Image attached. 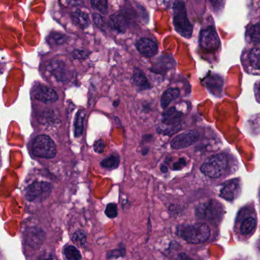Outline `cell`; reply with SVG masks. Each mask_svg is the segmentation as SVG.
<instances>
[{
  "instance_id": "1",
  "label": "cell",
  "mask_w": 260,
  "mask_h": 260,
  "mask_svg": "<svg viewBox=\"0 0 260 260\" xmlns=\"http://www.w3.org/2000/svg\"><path fill=\"white\" fill-rule=\"evenodd\" d=\"M179 237L188 243H202L209 238L211 230L206 223L182 225L177 230Z\"/></svg>"
},
{
  "instance_id": "2",
  "label": "cell",
  "mask_w": 260,
  "mask_h": 260,
  "mask_svg": "<svg viewBox=\"0 0 260 260\" xmlns=\"http://www.w3.org/2000/svg\"><path fill=\"white\" fill-rule=\"evenodd\" d=\"M31 150L35 156L45 159H53L57 155L55 143L47 135L36 137L33 141Z\"/></svg>"
},
{
  "instance_id": "3",
  "label": "cell",
  "mask_w": 260,
  "mask_h": 260,
  "mask_svg": "<svg viewBox=\"0 0 260 260\" xmlns=\"http://www.w3.org/2000/svg\"><path fill=\"white\" fill-rule=\"evenodd\" d=\"M173 23L176 31L185 38H190L192 34V26L188 20L185 4L177 3L173 10Z\"/></svg>"
},
{
  "instance_id": "4",
  "label": "cell",
  "mask_w": 260,
  "mask_h": 260,
  "mask_svg": "<svg viewBox=\"0 0 260 260\" xmlns=\"http://www.w3.org/2000/svg\"><path fill=\"white\" fill-rule=\"evenodd\" d=\"M196 216L199 218L209 221L217 222L223 217V209L221 204L215 200L201 204L196 208Z\"/></svg>"
},
{
  "instance_id": "5",
  "label": "cell",
  "mask_w": 260,
  "mask_h": 260,
  "mask_svg": "<svg viewBox=\"0 0 260 260\" xmlns=\"http://www.w3.org/2000/svg\"><path fill=\"white\" fill-rule=\"evenodd\" d=\"M52 189L53 185L50 182L43 181L33 182L25 189V199L28 202L41 203L49 197Z\"/></svg>"
},
{
  "instance_id": "6",
  "label": "cell",
  "mask_w": 260,
  "mask_h": 260,
  "mask_svg": "<svg viewBox=\"0 0 260 260\" xmlns=\"http://www.w3.org/2000/svg\"><path fill=\"white\" fill-rule=\"evenodd\" d=\"M228 164V158L225 155H214L202 166L201 171L208 177L217 179L223 174Z\"/></svg>"
},
{
  "instance_id": "7",
  "label": "cell",
  "mask_w": 260,
  "mask_h": 260,
  "mask_svg": "<svg viewBox=\"0 0 260 260\" xmlns=\"http://www.w3.org/2000/svg\"><path fill=\"white\" fill-rule=\"evenodd\" d=\"M46 234L42 228L31 226L27 228L24 232L25 243L33 249H39L45 241Z\"/></svg>"
},
{
  "instance_id": "8",
  "label": "cell",
  "mask_w": 260,
  "mask_h": 260,
  "mask_svg": "<svg viewBox=\"0 0 260 260\" xmlns=\"http://www.w3.org/2000/svg\"><path fill=\"white\" fill-rule=\"evenodd\" d=\"M200 45L207 51H214L220 45V40L215 30L210 27L203 30L200 36Z\"/></svg>"
},
{
  "instance_id": "9",
  "label": "cell",
  "mask_w": 260,
  "mask_h": 260,
  "mask_svg": "<svg viewBox=\"0 0 260 260\" xmlns=\"http://www.w3.org/2000/svg\"><path fill=\"white\" fill-rule=\"evenodd\" d=\"M199 140V134L196 131H189L177 135L171 141V147L175 150L187 148Z\"/></svg>"
},
{
  "instance_id": "10",
  "label": "cell",
  "mask_w": 260,
  "mask_h": 260,
  "mask_svg": "<svg viewBox=\"0 0 260 260\" xmlns=\"http://www.w3.org/2000/svg\"><path fill=\"white\" fill-rule=\"evenodd\" d=\"M32 94L36 100L44 103H54L58 100V95L54 89L43 85L36 86Z\"/></svg>"
},
{
  "instance_id": "11",
  "label": "cell",
  "mask_w": 260,
  "mask_h": 260,
  "mask_svg": "<svg viewBox=\"0 0 260 260\" xmlns=\"http://www.w3.org/2000/svg\"><path fill=\"white\" fill-rule=\"evenodd\" d=\"M136 46L138 51L145 57H153L157 53V45L150 39H141L138 41Z\"/></svg>"
},
{
  "instance_id": "12",
  "label": "cell",
  "mask_w": 260,
  "mask_h": 260,
  "mask_svg": "<svg viewBox=\"0 0 260 260\" xmlns=\"http://www.w3.org/2000/svg\"><path fill=\"white\" fill-rule=\"evenodd\" d=\"M240 191V184L238 181L231 180L225 184L220 191V196L228 201L235 199Z\"/></svg>"
},
{
  "instance_id": "13",
  "label": "cell",
  "mask_w": 260,
  "mask_h": 260,
  "mask_svg": "<svg viewBox=\"0 0 260 260\" xmlns=\"http://www.w3.org/2000/svg\"><path fill=\"white\" fill-rule=\"evenodd\" d=\"M48 71L57 80L63 82L67 80L66 68L64 63L60 61H54L48 67Z\"/></svg>"
},
{
  "instance_id": "14",
  "label": "cell",
  "mask_w": 260,
  "mask_h": 260,
  "mask_svg": "<svg viewBox=\"0 0 260 260\" xmlns=\"http://www.w3.org/2000/svg\"><path fill=\"white\" fill-rule=\"evenodd\" d=\"M181 115L182 114L176 108H171L164 112L162 115V123L169 127H171L170 125L176 126L180 119Z\"/></svg>"
},
{
  "instance_id": "15",
  "label": "cell",
  "mask_w": 260,
  "mask_h": 260,
  "mask_svg": "<svg viewBox=\"0 0 260 260\" xmlns=\"http://www.w3.org/2000/svg\"><path fill=\"white\" fill-rule=\"evenodd\" d=\"M71 18H72L74 23L78 25L80 28H83V29L87 28L89 23H90V20H89L88 15L80 10L74 11L71 15Z\"/></svg>"
},
{
  "instance_id": "16",
  "label": "cell",
  "mask_w": 260,
  "mask_h": 260,
  "mask_svg": "<svg viewBox=\"0 0 260 260\" xmlns=\"http://www.w3.org/2000/svg\"><path fill=\"white\" fill-rule=\"evenodd\" d=\"M179 90L178 89H169L162 94L161 98V106L162 109H167L169 105L179 97Z\"/></svg>"
},
{
  "instance_id": "17",
  "label": "cell",
  "mask_w": 260,
  "mask_h": 260,
  "mask_svg": "<svg viewBox=\"0 0 260 260\" xmlns=\"http://www.w3.org/2000/svg\"><path fill=\"white\" fill-rule=\"evenodd\" d=\"M110 25L118 32H124L127 28V22L121 15H115L110 18Z\"/></svg>"
},
{
  "instance_id": "18",
  "label": "cell",
  "mask_w": 260,
  "mask_h": 260,
  "mask_svg": "<svg viewBox=\"0 0 260 260\" xmlns=\"http://www.w3.org/2000/svg\"><path fill=\"white\" fill-rule=\"evenodd\" d=\"M133 82L136 86H139L141 89H147L150 87L147 77L144 73L140 70H135L133 74Z\"/></svg>"
},
{
  "instance_id": "19",
  "label": "cell",
  "mask_w": 260,
  "mask_h": 260,
  "mask_svg": "<svg viewBox=\"0 0 260 260\" xmlns=\"http://www.w3.org/2000/svg\"><path fill=\"white\" fill-rule=\"evenodd\" d=\"M120 164V156L118 153H113V154L109 156V157L103 159L101 162V166L104 168L110 169V170H114V169L118 168Z\"/></svg>"
},
{
  "instance_id": "20",
  "label": "cell",
  "mask_w": 260,
  "mask_h": 260,
  "mask_svg": "<svg viewBox=\"0 0 260 260\" xmlns=\"http://www.w3.org/2000/svg\"><path fill=\"white\" fill-rule=\"evenodd\" d=\"M85 118V113L83 110L79 111L76 117L74 122V135L76 138L81 136L83 132V120Z\"/></svg>"
},
{
  "instance_id": "21",
  "label": "cell",
  "mask_w": 260,
  "mask_h": 260,
  "mask_svg": "<svg viewBox=\"0 0 260 260\" xmlns=\"http://www.w3.org/2000/svg\"><path fill=\"white\" fill-rule=\"evenodd\" d=\"M255 224H256V220L254 217H249L245 219L242 222L241 226H240V231L243 235H247L251 234L255 229Z\"/></svg>"
},
{
  "instance_id": "22",
  "label": "cell",
  "mask_w": 260,
  "mask_h": 260,
  "mask_svg": "<svg viewBox=\"0 0 260 260\" xmlns=\"http://www.w3.org/2000/svg\"><path fill=\"white\" fill-rule=\"evenodd\" d=\"M64 255L70 260H79L82 258L80 250L74 246H67L64 249Z\"/></svg>"
},
{
  "instance_id": "23",
  "label": "cell",
  "mask_w": 260,
  "mask_h": 260,
  "mask_svg": "<svg viewBox=\"0 0 260 260\" xmlns=\"http://www.w3.org/2000/svg\"><path fill=\"white\" fill-rule=\"evenodd\" d=\"M249 60L252 68L260 69V48H254L250 51Z\"/></svg>"
},
{
  "instance_id": "24",
  "label": "cell",
  "mask_w": 260,
  "mask_h": 260,
  "mask_svg": "<svg viewBox=\"0 0 260 260\" xmlns=\"http://www.w3.org/2000/svg\"><path fill=\"white\" fill-rule=\"evenodd\" d=\"M68 38L60 33H51L48 37V42L51 45H61L66 43Z\"/></svg>"
},
{
  "instance_id": "25",
  "label": "cell",
  "mask_w": 260,
  "mask_h": 260,
  "mask_svg": "<svg viewBox=\"0 0 260 260\" xmlns=\"http://www.w3.org/2000/svg\"><path fill=\"white\" fill-rule=\"evenodd\" d=\"M73 241L78 245V246H84L86 242V234L84 231H77V232L74 233V236L72 237Z\"/></svg>"
},
{
  "instance_id": "26",
  "label": "cell",
  "mask_w": 260,
  "mask_h": 260,
  "mask_svg": "<svg viewBox=\"0 0 260 260\" xmlns=\"http://www.w3.org/2000/svg\"><path fill=\"white\" fill-rule=\"evenodd\" d=\"M92 7L100 13H105L107 11L108 0H91Z\"/></svg>"
},
{
  "instance_id": "27",
  "label": "cell",
  "mask_w": 260,
  "mask_h": 260,
  "mask_svg": "<svg viewBox=\"0 0 260 260\" xmlns=\"http://www.w3.org/2000/svg\"><path fill=\"white\" fill-rule=\"evenodd\" d=\"M249 36L251 41L254 43L260 42V24H256L250 28Z\"/></svg>"
},
{
  "instance_id": "28",
  "label": "cell",
  "mask_w": 260,
  "mask_h": 260,
  "mask_svg": "<svg viewBox=\"0 0 260 260\" xmlns=\"http://www.w3.org/2000/svg\"><path fill=\"white\" fill-rule=\"evenodd\" d=\"M106 216L109 218H115L118 216V205L115 203H110L106 206Z\"/></svg>"
},
{
  "instance_id": "29",
  "label": "cell",
  "mask_w": 260,
  "mask_h": 260,
  "mask_svg": "<svg viewBox=\"0 0 260 260\" xmlns=\"http://www.w3.org/2000/svg\"><path fill=\"white\" fill-rule=\"evenodd\" d=\"M125 254V249L124 246L118 248V249H114V250L110 251L107 254V258H115L118 257L123 256Z\"/></svg>"
},
{
  "instance_id": "30",
  "label": "cell",
  "mask_w": 260,
  "mask_h": 260,
  "mask_svg": "<svg viewBox=\"0 0 260 260\" xmlns=\"http://www.w3.org/2000/svg\"><path fill=\"white\" fill-rule=\"evenodd\" d=\"M89 54L83 50L77 49L73 52V57L77 60H83L88 57Z\"/></svg>"
},
{
  "instance_id": "31",
  "label": "cell",
  "mask_w": 260,
  "mask_h": 260,
  "mask_svg": "<svg viewBox=\"0 0 260 260\" xmlns=\"http://www.w3.org/2000/svg\"><path fill=\"white\" fill-rule=\"evenodd\" d=\"M62 4L68 7H80L84 3V0H61Z\"/></svg>"
},
{
  "instance_id": "32",
  "label": "cell",
  "mask_w": 260,
  "mask_h": 260,
  "mask_svg": "<svg viewBox=\"0 0 260 260\" xmlns=\"http://www.w3.org/2000/svg\"><path fill=\"white\" fill-rule=\"evenodd\" d=\"M105 143L102 139L98 140L95 141L93 145V149L95 153H102L104 151Z\"/></svg>"
},
{
  "instance_id": "33",
  "label": "cell",
  "mask_w": 260,
  "mask_h": 260,
  "mask_svg": "<svg viewBox=\"0 0 260 260\" xmlns=\"http://www.w3.org/2000/svg\"><path fill=\"white\" fill-rule=\"evenodd\" d=\"M93 20L95 23L96 24L97 26L102 27L103 26V19L100 15L94 14L93 15Z\"/></svg>"
},
{
  "instance_id": "34",
  "label": "cell",
  "mask_w": 260,
  "mask_h": 260,
  "mask_svg": "<svg viewBox=\"0 0 260 260\" xmlns=\"http://www.w3.org/2000/svg\"><path fill=\"white\" fill-rule=\"evenodd\" d=\"M208 1L215 8H221L224 2V0H208Z\"/></svg>"
},
{
  "instance_id": "35",
  "label": "cell",
  "mask_w": 260,
  "mask_h": 260,
  "mask_svg": "<svg viewBox=\"0 0 260 260\" xmlns=\"http://www.w3.org/2000/svg\"><path fill=\"white\" fill-rule=\"evenodd\" d=\"M161 171L164 172V173H165V172L167 171V168L166 167H164V166H162V167H161Z\"/></svg>"
},
{
  "instance_id": "36",
  "label": "cell",
  "mask_w": 260,
  "mask_h": 260,
  "mask_svg": "<svg viewBox=\"0 0 260 260\" xmlns=\"http://www.w3.org/2000/svg\"><path fill=\"white\" fill-rule=\"evenodd\" d=\"M258 98L260 99V86H259V87H258Z\"/></svg>"
}]
</instances>
